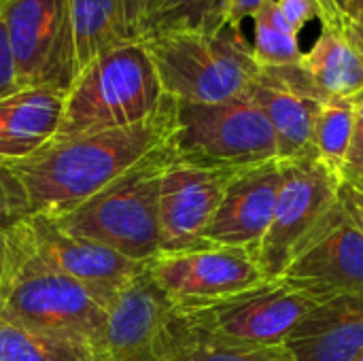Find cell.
Segmentation results:
<instances>
[{
  "mask_svg": "<svg viewBox=\"0 0 363 361\" xmlns=\"http://www.w3.org/2000/svg\"><path fill=\"white\" fill-rule=\"evenodd\" d=\"M174 128L177 102L166 98L164 106L147 121L87 136L55 138L9 168L23 189L30 215L57 217L96 196L149 153L172 143Z\"/></svg>",
  "mask_w": 363,
  "mask_h": 361,
  "instance_id": "obj_1",
  "label": "cell"
},
{
  "mask_svg": "<svg viewBox=\"0 0 363 361\" xmlns=\"http://www.w3.org/2000/svg\"><path fill=\"white\" fill-rule=\"evenodd\" d=\"M0 315L30 330L87 345L94 353L106 306L47 264L15 223L2 232Z\"/></svg>",
  "mask_w": 363,
  "mask_h": 361,
  "instance_id": "obj_2",
  "label": "cell"
},
{
  "mask_svg": "<svg viewBox=\"0 0 363 361\" xmlns=\"http://www.w3.org/2000/svg\"><path fill=\"white\" fill-rule=\"evenodd\" d=\"M145 43L94 60L64 91L55 138L130 128L153 117L166 102Z\"/></svg>",
  "mask_w": 363,
  "mask_h": 361,
  "instance_id": "obj_3",
  "label": "cell"
},
{
  "mask_svg": "<svg viewBox=\"0 0 363 361\" xmlns=\"http://www.w3.org/2000/svg\"><path fill=\"white\" fill-rule=\"evenodd\" d=\"M162 89L181 104H219L245 96L259 74L242 30H181L145 40Z\"/></svg>",
  "mask_w": 363,
  "mask_h": 361,
  "instance_id": "obj_4",
  "label": "cell"
},
{
  "mask_svg": "<svg viewBox=\"0 0 363 361\" xmlns=\"http://www.w3.org/2000/svg\"><path fill=\"white\" fill-rule=\"evenodd\" d=\"M172 155V143H168L77 209L49 219L74 236L147 264L160 253L157 187L160 174Z\"/></svg>",
  "mask_w": 363,
  "mask_h": 361,
  "instance_id": "obj_5",
  "label": "cell"
},
{
  "mask_svg": "<svg viewBox=\"0 0 363 361\" xmlns=\"http://www.w3.org/2000/svg\"><path fill=\"white\" fill-rule=\"evenodd\" d=\"M172 151L181 162L234 172L277 160L272 128L247 94L219 104L177 102Z\"/></svg>",
  "mask_w": 363,
  "mask_h": 361,
  "instance_id": "obj_6",
  "label": "cell"
},
{
  "mask_svg": "<svg viewBox=\"0 0 363 361\" xmlns=\"http://www.w3.org/2000/svg\"><path fill=\"white\" fill-rule=\"evenodd\" d=\"M283 179L272 223L255 260L270 283H279L302 245L325 221L340 198V177L317 155L281 162Z\"/></svg>",
  "mask_w": 363,
  "mask_h": 361,
  "instance_id": "obj_7",
  "label": "cell"
},
{
  "mask_svg": "<svg viewBox=\"0 0 363 361\" xmlns=\"http://www.w3.org/2000/svg\"><path fill=\"white\" fill-rule=\"evenodd\" d=\"M147 272L181 315H191L270 283L253 253L232 247H196L157 253Z\"/></svg>",
  "mask_w": 363,
  "mask_h": 361,
  "instance_id": "obj_8",
  "label": "cell"
},
{
  "mask_svg": "<svg viewBox=\"0 0 363 361\" xmlns=\"http://www.w3.org/2000/svg\"><path fill=\"white\" fill-rule=\"evenodd\" d=\"M151 0H66L49 85L66 87L94 60L149 38Z\"/></svg>",
  "mask_w": 363,
  "mask_h": 361,
  "instance_id": "obj_9",
  "label": "cell"
},
{
  "mask_svg": "<svg viewBox=\"0 0 363 361\" xmlns=\"http://www.w3.org/2000/svg\"><path fill=\"white\" fill-rule=\"evenodd\" d=\"M181 313L145 270L106 304L94 361H166Z\"/></svg>",
  "mask_w": 363,
  "mask_h": 361,
  "instance_id": "obj_10",
  "label": "cell"
},
{
  "mask_svg": "<svg viewBox=\"0 0 363 361\" xmlns=\"http://www.w3.org/2000/svg\"><path fill=\"white\" fill-rule=\"evenodd\" d=\"M317 302L283 283H266L211 309L183 315L196 332L238 347H283Z\"/></svg>",
  "mask_w": 363,
  "mask_h": 361,
  "instance_id": "obj_11",
  "label": "cell"
},
{
  "mask_svg": "<svg viewBox=\"0 0 363 361\" xmlns=\"http://www.w3.org/2000/svg\"><path fill=\"white\" fill-rule=\"evenodd\" d=\"M279 283L317 304L363 291V228L340 198L325 221L296 253Z\"/></svg>",
  "mask_w": 363,
  "mask_h": 361,
  "instance_id": "obj_12",
  "label": "cell"
},
{
  "mask_svg": "<svg viewBox=\"0 0 363 361\" xmlns=\"http://www.w3.org/2000/svg\"><path fill=\"white\" fill-rule=\"evenodd\" d=\"M234 174V170L200 168L172 155L157 187L160 253L204 247V232Z\"/></svg>",
  "mask_w": 363,
  "mask_h": 361,
  "instance_id": "obj_13",
  "label": "cell"
},
{
  "mask_svg": "<svg viewBox=\"0 0 363 361\" xmlns=\"http://www.w3.org/2000/svg\"><path fill=\"white\" fill-rule=\"evenodd\" d=\"M19 228L47 264L85 287L104 306L145 270V264L132 262L89 238L74 236L55 226L49 217L30 215L19 221Z\"/></svg>",
  "mask_w": 363,
  "mask_h": 361,
  "instance_id": "obj_14",
  "label": "cell"
},
{
  "mask_svg": "<svg viewBox=\"0 0 363 361\" xmlns=\"http://www.w3.org/2000/svg\"><path fill=\"white\" fill-rule=\"evenodd\" d=\"M281 179L279 160L238 170L204 232V245L245 249L255 255L272 223Z\"/></svg>",
  "mask_w": 363,
  "mask_h": 361,
  "instance_id": "obj_15",
  "label": "cell"
},
{
  "mask_svg": "<svg viewBox=\"0 0 363 361\" xmlns=\"http://www.w3.org/2000/svg\"><path fill=\"white\" fill-rule=\"evenodd\" d=\"M294 361H357L363 355V291L315 304L283 345Z\"/></svg>",
  "mask_w": 363,
  "mask_h": 361,
  "instance_id": "obj_16",
  "label": "cell"
},
{
  "mask_svg": "<svg viewBox=\"0 0 363 361\" xmlns=\"http://www.w3.org/2000/svg\"><path fill=\"white\" fill-rule=\"evenodd\" d=\"M66 0H0L21 87L49 85Z\"/></svg>",
  "mask_w": 363,
  "mask_h": 361,
  "instance_id": "obj_17",
  "label": "cell"
},
{
  "mask_svg": "<svg viewBox=\"0 0 363 361\" xmlns=\"http://www.w3.org/2000/svg\"><path fill=\"white\" fill-rule=\"evenodd\" d=\"M64 89L53 85L21 87L0 98V164L11 166L55 140Z\"/></svg>",
  "mask_w": 363,
  "mask_h": 361,
  "instance_id": "obj_18",
  "label": "cell"
},
{
  "mask_svg": "<svg viewBox=\"0 0 363 361\" xmlns=\"http://www.w3.org/2000/svg\"><path fill=\"white\" fill-rule=\"evenodd\" d=\"M247 96L262 109L272 128L279 162H296L315 155L313 130L323 102L287 87L264 68H259Z\"/></svg>",
  "mask_w": 363,
  "mask_h": 361,
  "instance_id": "obj_19",
  "label": "cell"
},
{
  "mask_svg": "<svg viewBox=\"0 0 363 361\" xmlns=\"http://www.w3.org/2000/svg\"><path fill=\"white\" fill-rule=\"evenodd\" d=\"M302 68L323 102L363 94V43L342 26H321Z\"/></svg>",
  "mask_w": 363,
  "mask_h": 361,
  "instance_id": "obj_20",
  "label": "cell"
},
{
  "mask_svg": "<svg viewBox=\"0 0 363 361\" xmlns=\"http://www.w3.org/2000/svg\"><path fill=\"white\" fill-rule=\"evenodd\" d=\"M0 361H94L87 345L30 330L0 315Z\"/></svg>",
  "mask_w": 363,
  "mask_h": 361,
  "instance_id": "obj_21",
  "label": "cell"
},
{
  "mask_svg": "<svg viewBox=\"0 0 363 361\" xmlns=\"http://www.w3.org/2000/svg\"><path fill=\"white\" fill-rule=\"evenodd\" d=\"M251 21H253L251 51L259 68L291 66L302 62L304 51H302L300 36L294 32L291 23L281 11L279 0H268Z\"/></svg>",
  "mask_w": 363,
  "mask_h": 361,
  "instance_id": "obj_22",
  "label": "cell"
},
{
  "mask_svg": "<svg viewBox=\"0 0 363 361\" xmlns=\"http://www.w3.org/2000/svg\"><path fill=\"white\" fill-rule=\"evenodd\" d=\"M230 0H151L149 38L166 32H206L225 30Z\"/></svg>",
  "mask_w": 363,
  "mask_h": 361,
  "instance_id": "obj_23",
  "label": "cell"
},
{
  "mask_svg": "<svg viewBox=\"0 0 363 361\" xmlns=\"http://www.w3.org/2000/svg\"><path fill=\"white\" fill-rule=\"evenodd\" d=\"M166 361H294V357L285 347H238L213 340L189 328L181 315Z\"/></svg>",
  "mask_w": 363,
  "mask_h": 361,
  "instance_id": "obj_24",
  "label": "cell"
},
{
  "mask_svg": "<svg viewBox=\"0 0 363 361\" xmlns=\"http://www.w3.org/2000/svg\"><path fill=\"white\" fill-rule=\"evenodd\" d=\"M355 104L357 98H334L323 102L313 130L315 155L338 177L345 170L355 130Z\"/></svg>",
  "mask_w": 363,
  "mask_h": 361,
  "instance_id": "obj_25",
  "label": "cell"
},
{
  "mask_svg": "<svg viewBox=\"0 0 363 361\" xmlns=\"http://www.w3.org/2000/svg\"><path fill=\"white\" fill-rule=\"evenodd\" d=\"M30 217L23 189L9 166L0 164V232Z\"/></svg>",
  "mask_w": 363,
  "mask_h": 361,
  "instance_id": "obj_26",
  "label": "cell"
},
{
  "mask_svg": "<svg viewBox=\"0 0 363 361\" xmlns=\"http://www.w3.org/2000/svg\"><path fill=\"white\" fill-rule=\"evenodd\" d=\"M281 11L291 23L294 32L300 36L311 21H321V26H330V17L321 4V0H279Z\"/></svg>",
  "mask_w": 363,
  "mask_h": 361,
  "instance_id": "obj_27",
  "label": "cell"
},
{
  "mask_svg": "<svg viewBox=\"0 0 363 361\" xmlns=\"http://www.w3.org/2000/svg\"><path fill=\"white\" fill-rule=\"evenodd\" d=\"M340 179H363V94L355 104V130Z\"/></svg>",
  "mask_w": 363,
  "mask_h": 361,
  "instance_id": "obj_28",
  "label": "cell"
},
{
  "mask_svg": "<svg viewBox=\"0 0 363 361\" xmlns=\"http://www.w3.org/2000/svg\"><path fill=\"white\" fill-rule=\"evenodd\" d=\"M17 89H21V83L17 79V68H15L6 26H4L2 13H0V98L6 94H13Z\"/></svg>",
  "mask_w": 363,
  "mask_h": 361,
  "instance_id": "obj_29",
  "label": "cell"
},
{
  "mask_svg": "<svg viewBox=\"0 0 363 361\" xmlns=\"http://www.w3.org/2000/svg\"><path fill=\"white\" fill-rule=\"evenodd\" d=\"M330 26H342V28H353L359 21L362 15V0H321Z\"/></svg>",
  "mask_w": 363,
  "mask_h": 361,
  "instance_id": "obj_30",
  "label": "cell"
},
{
  "mask_svg": "<svg viewBox=\"0 0 363 361\" xmlns=\"http://www.w3.org/2000/svg\"><path fill=\"white\" fill-rule=\"evenodd\" d=\"M340 202L363 228V179H340Z\"/></svg>",
  "mask_w": 363,
  "mask_h": 361,
  "instance_id": "obj_31",
  "label": "cell"
},
{
  "mask_svg": "<svg viewBox=\"0 0 363 361\" xmlns=\"http://www.w3.org/2000/svg\"><path fill=\"white\" fill-rule=\"evenodd\" d=\"M268 0H230L228 4V21L225 28L242 30V23L247 19H253L255 13L266 4Z\"/></svg>",
  "mask_w": 363,
  "mask_h": 361,
  "instance_id": "obj_32",
  "label": "cell"
},
{
  "mask_svg": "<svg viewBox=\"0 0 363 361\" xmlns=\"http://www.w3.org/2000/svg\"><path fill=\"white\" fill-rule=\"evenodd\" d=\"M4 232V230H2ZM2 232H0V260H2Z\"/></svg>",
  "mask_w": 363,
  "mask_h": 361,
  "instance_id": "obj_33",
  "label": "cell"
},
{
  "mask_svg": "<svg viewBox=\"0 0 363 361\" xmlns=\"http://www.w3.org/2000/svg\"><path fill=\"white\" fill-rule=\"evenodd\" d=\"M357 361H363V355H362V357H359V360H357Z\"/></svg>",
  "mask_w": 363,
  "mask_h": 361,
  "instance_id": "obj_34",
  "label": "cell"
}]
</instances>
